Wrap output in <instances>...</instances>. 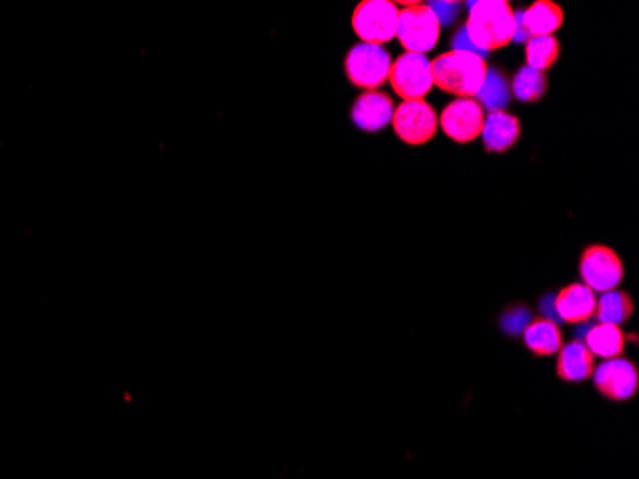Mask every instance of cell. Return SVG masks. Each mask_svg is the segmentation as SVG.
Here are the masks:
<instances>
[{"label": "cell", "instance_id": "cell-1", "mask_svg": "<svg viewBox=\"0 0 639 479\" xmlns=\"http://www.w3.org/2000/svg\"><path fill=\"white\" fill-rule=\"evenodd\" d=\"M463 30L467 33L471 45L485 58L488 52L506 48L514 41L517 30L514 8L509 7V2L502 0L475 2L471 7L470 18Z\"/></svg>", "mask_w": 639, "mask_h": 479}, {"label": "cell", "instance_id": "cell-2", "mask_svg": "<svg viewBox=\"0 0 639 479\" xmlns=\"http://www.w3.org/2000/svg\"><path fill=\"white\" fill-rule=\"evenodd\" d=\"M431 74L434 87L444 92L458 98H475L485 85L488 64L477 54L450 51L431 62Z\"/></svg>", "mask_w": 639, "mask_h": 479}, {"label": "cell", "instance_id": "cell-3", "mask_svg": "<svg viewBox=\"0 0 639 479\" xmlns=\"http://www.w3.org/2000/svg\"><path fill=\"white\" fill-rule=\"evenodd\" d=\"M397 37L410 54L433 51L441 37V20L433 7L410 2L398 12Z\"/></svg>", "mask_w": 639, "mask_h": 479}, {"label": "cell", "instance_id": "cell-4", "mask_svg": "<svg viewBox=\"0 0 639 479\" xmlns=\"http://www.w3.org/2000/svg\"><path fill=\"white\" fill-rule=\"evenodd\" d=\"M353 30L362 43L382 46L397 37L398 8L389 0H364L353 12Z\"/></svg>", "mask_w": 639, "mask_h": 479}, {"label": "cell", "instance_id": "cell-5", "mask_svg": "<svg viewBox=\"0 0 639 479\" xmlns=\"http://www.w3.org/2000/svg\"><path fill=\"white\" fill-rule=\"evenodd\" d=\"M390 56L383 46H353L345 58V74L354 87L364 90H375L383 83L389 81Z\"/></svg>", "mask_w": 639, "mask_h": 479}, {"label": "cell", "instance_id": "cell-6", "mask_svg": "<svg viewBox=\"0 0 639 479\" xmlns=\"http://www.w3.org/2000/svg\"><path fill=\"white\" fill-rule=\"evenodd\" d=\"M582 284L592 292H610L625 279V265L615 250L607 246H588L582 251L581 266Z\"/></svg>", "mask_w": 639, "mask_h": 479}, {"label": "cell", "instance_id": "cell-7", "mask_svg": "<svg viewBox=\"0 0 639 479\" xmlns=\"http://www.w3.org/2000/svg\"><path fill=\"white\" fill-rule=\"evenodd\" d=\"M389 83L393 90L405 98V102L423 100L433 89L431 62L426 54L405 52L395 64H390Z\"/></svg>", "mask_w": 639, "mask_h": 479}, {"label": "cell", "instance_id": "cell-8", "mask_svg": "<svg viewBox=\"0 0 639 479\" xmlns=\"http://www.w3.org/2000/svg\"><path fill=\"white\" fill-rule=\"evenodd\" d=\"M393 129L400 141L410 146H423L439 129V118L433 106L426 100H408L393 113Z\"/></svg>", "mask_w": 639, "mask_h": 479}, {"label": "cell", "instance_id": "cell-9", "mask_svg": "<svg viewBox=\"0 0 639 479\" xmlns=\"http://www.w3.org/2000/svg\"><path fill=\"white\" fill-rule=\"evenodd\" d=\"M485 111L475 98H458L441 113V127L458 144H470L483 133Z\"/></svg>", "mask_w": 639, "mask_h": 479}, {"label": "cell", "instance_id": "cell-10", "mask_svg": "<svg viewBox=\"0 0 639 479\" xmlns=\"http://www.w3.org/2000/svg\"><path fill=\"white\" fill-rule=\"evenodd\" d=\"M592 377H594L597 391L609 401L623 403V401H628V399H632L638 393V367L632 361H628V359L618 357V359L603 361L594 370Z\"/></svg>", "mask_w": 639, "mask_h": 479}, {"label": "cell", "instance_id": "cell-11", "mask_svg": "<svg viewBox=\"0 0 639 479\" xmlns=\"http://www.w3.org/2000/svg\"><path fill=\"white\" fill-rule=\"evenodd\" d=\"M515 22H517V30H515L514 41L527 43L532 37H551L565 22V14L558 2L538 0V2H532L527 10L517 12Z\"/></svg>", "mask_w": 639, "mask_h": 479}, {"label": "cell", "instance_id": "cell-12", "mask_svg": "<svg viewBox=\"0 0 639 479\" xmlns=\"http://www.w3.org/2000/svg\"><path fill=\"white\" fill-rule=\"evenodd\" d=\"M395 106L393 98L379 90H366L364 95L359 96L351 110L354 126L366 131V133H377L393 121Z\"/></svg>", "mask_w": 639, "mask_h": 479}, {"label": "cell", "instance_id": "cell-13", "mask_svg": "<svg viewBox=\"0 0 639 479\" xmlns=\"http://www.w3.org/2000/svg\"><path fill=\"white\" fill-rule=\"evenodd\" d=\"M595 303H597L595 292L584 286L582 282H574L555 295L553 307L558 317L566 325H584L590 318L595 317Z\"/></svg>", "mask_w": 639, "mask_h": 479}, {"label": "cell", "instance_id": "cell-14", "mask_svg": "<svg viewBox=\"0 0 639 479\" xmlns=\"http://www.w3.org/2000/svg\"><path fill=\"white\" fill-rule=\"evenodd\" d=\"M486 152H506L521 139V121L507 111H491L483 126Z\"/></svg>", "mask_w": 639, "mask_h": 479}, {"label": "cell", "instance_id": "cell-15", "mask_svg": "<svg viewBox=\"0 0 639 479\" xmlns=\"http://www.w3.org/2000/svg\"><path fill=\"white\" fill-rule=\"evenodd\" d=\"M595 357L584 341L574 339L559 349L558 377L563 382H582L594 374Z\"/></svg>", "mask_w": 639, "mask_h": 479}, {"label": "cell", "instance_id": "cell-16", "mask_svg": "<svg viewBox=\"0 0 639 479\" xmlns=\"http://www.w3.org/2000/svg\"><path fill=\"white\" fill-rule=\"evenodd\" d=\"M522 341L530 353H535L537 357L558 355L559 349L565 346L563 334L551 318H537V320L529 323V326L525 328V334H522Z\"/></svg>", "mask_w": 639, "mask_h": 479}, {"label": "cell", "instance_id": "cell-17", "mask_svg": "<svg viewBox=\"0 0 639 479\" xmlns=\"http://www.w3.org/2000/svg\"><path fill=\"white\" fill-rule=\"evenodd\" d=\"M584 346L588 347L590 353L594 357L609 361V359H618L620 355L625 353L626 336L620 330V326L599 323V325L590 328L586 339H584Z\"/></svg>", "mask_w": 639, "mask_h": 479}, {"label": "cell", "instance_id": "cell-18", "mask_svg": "<svg viewBox=\"0 0 639 479\" xmlns=\"http://www.w3.org/2000/svg\"><path fill=\"white\" fill-rule=\"evenodd\" d=\"M634 302L630 295L618 290L605 292L595 303V317L603 325L623 326L632 318Z\"/></svg>", "mask_w": 639, "mask_h": 479}, {"label": "cell", "instance_id": "cell-19", "mask_svg": "<svg viewBox=\"0 0 639 479\" xmlns=\"http://www.w3.org/2000/svg\"><path fill=\"white\" fill-rule=\"evenodd\" d=\"M511 87L515 98H519L521 102H538L548 90V79L542 72H537L532 67H521L515 74Z\"/></svg>", "mask_w": 639, "mask_h": 479}, {"label": "cell", "instance_id": "cell-20", "mask_svg": "<svg viewBox=\"0 0 639 479\" xmlns=\"http://www.w3.org/2000/svg\"><path fill=\"white\" fill-rule=\"evenodd\" d=\"M527 67L537 72L550 69L559 58V41L553 37H532L527 41Z\"/></svg>", "mask_w": 639, "mask_h": 479}, {"label": "cell", "instance_id": "cell-21", "mask_svg": "<svg viewBox=\"0 0 639 479\" xmlns=\"http://www.w3.org/2000/svg\"><path fill=\"white\" fill-rule=\"evenodd\" d=\"M477 96L488 110L500 111L502 106L509 100L506 79L496 69H488L485 85H483V89L478 90Z\"/></svg>", "mask_w": 639, "mask_h": 479}, {"label": "cell", "instance_id": "cell-22", "mask_svg": "<svg viewBox=\"0 0 639 479\" xmlns=\"http://www.w3.org/2000/svg\"><path fill=\"white\" fill-rule=\"evenodd\" d=\"M529 309L525 307H515V309L506 311V315L502 318V326L506 333H519L521 328L529 326Z\"/></svg>", "mask_w": 639, "mask_h": 479}]
</instances>
